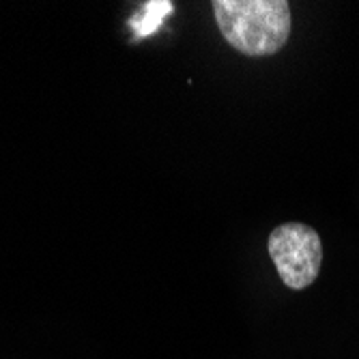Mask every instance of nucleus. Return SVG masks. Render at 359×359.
Returning a JSON list of instances; mask_svg holds the SVG:
<instances>
[{
	"instance_id": "obj_1",
	"label": "nucleus",
	"mask_w": 359,
	"mask_h": 359,
	"mask_svg": "<svg viewBox=\"0 0 359 359\" xmlns=\"http://www.w3.org/2000/svg\"><path fill=\"white\" fill-rule=\"evenodd\" d=\"M211 7L228 46L245 56H271L290 37L292 20L286 0H215Z\"/></svg>"
},
{
	"instance_id": "obj_2",
	"label": "nucleus",
	"mask_w": 359,
	"mask_h": 359,
	"mask_svg": "<svg viewBox=\"0 0 359 359\" xmlns=\"http://www.w3.org/2000/svg\"><path fill=\"white\" fill-rule=\"evenodd\" d=\"M269 256L288 288H308L323 265V243L314 228L288 222L269 235Z\"/></svg>"
},
{
	"instance_id": "obj_3",
	"label": "nucleus",
	"mask_w": 359,
	"mask_h": 359,
	"mask_svg": "<svg viewBox=\"0 0 359 359\" xmlns=\"http://www.w3.org/2000/svg\"><path fill=\"white\" fill-rule=\"evenodd\" d=\"M175 11V5L168 3V0H151V3L144 5L142 13L140 15H134L132 18V28L136 32V37L142 39V37H149L153 32L161 26L166 15H170Z\"/></svg>"
}]
</instances>
